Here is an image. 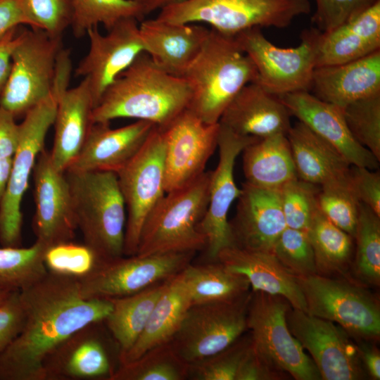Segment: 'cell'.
<instances>
[{
    "mask_svg": "<svg viewBox=\"0 0 380 380\" xmlns=\"http://www.w3.org/2000/svg\"><path fill=\"white\" fill-rule=\"evenodd\" d=\"M23 327L0 353V380H45L44 363L71 335L103 321L112 309L110 299H87L77 279L48 272L20 291Z\"/></svg>",
    "mask_w": 380,
    "mask_h": 380,
    "instance_id": "obj_1",
    "label": "cell"
},
{
    "mask_svg": "<svg viewBox=\"0 0 380 380\" xmlns=\"http://www.w3.org/2000/svg\"><path fill=\"white\" fill-rule=\"evenodd\" d=\"M191 98L185 79L165 72L144 51L106 90L91 119L135 118L165 129L188 108Z\"/></svg>",
    "mask_w": 380,
    "mask_h": 380,
    "instance_id": "obj_2",
    "label": "cell"
},
{
    "mask_svg": "<svg viewBox=\"0 0 380 380\" xmlns=\"http://www.w3.org/2000/svg\"><path fill=\"white\" fill-rule=\"evenodd\" d=\"M210 29L203 48L182 77L191 89L187 108L203 122L215 124L237 93L256 82L258 73L234 36Z\"/></svg>",
    "mask_w": 380,
    "mask_h": 380,
    "instance_id": "obj_3",
    "label": "cell"
},
{
    "mask_svg": "<svg viewBox=\"0 0 380 380\" xmlns=\"http://www.w3.org/2000/svg\"><path fill=\"white\" fill-rule=\"evenodd\" d=\"M77 229L103 261L123 255L126 208L117 175L65 171Z\"/></svg>",
    "mask_w": 380,
    "mask_h": 380,
    "instance_id": "obj_4",
    "label": "cell"
},
{
    "mask_svg": "<svg viewBox=\"0 0 380 380\" xmlns=\"http://www.w3.org/2000/svg\"><path fill=\"white\" fill-rule=\"evenodd\" d=\"M211 171L179 189L166 193L148 215L136 255L204 250L205 238L197 229L208 204Z\"/></svg>",
    "mask_w": 380,
    "mask_h": 380,
    "instance_id": "obj_5",
    "label": "cell"
},
{
    "mask_svg": "<svg viewBox=\"0 0 380 380\" xmlns=\"http://www.w3.org/2000/svg\"><path fill=\"white\" fill-rule=\"evenodd\" d=\"M311 11L309 0H186L160 10L156 18L203 23L228 36L252 27H287Z\"/></svg>",
    "mask_w": 380,
    "mask_h": 380,
    "instance_id": "obj_6",
    "label": "cell"
},
{
    "mask_svg": "<svg viewBox=\"0 0 380 380\" xmlns=\"http://www.w3.org/2000/svg\"><path fill=\"white\" fill-rule=\"evenodd\" d=\"M68 84L56 78L51 94L30 109L20 125V141L12 158L6 191L0 205V244L22 246L21 203L49 128L53 125L59 94Z\"/></svg>",
    "mask_w": 380,
    "mask_h": 380,
    "instance_id": "obj_7",
    "label": "cell"
},
{
    "mask_svg": "<svg viewBox=\"0 0 380 380\" xmlns=\"http://www.w3.org/2000/svg\"><path fill=\"white\" fill-rule=\"evenodd\" d=\"M291 308L282 296L252 291L247 314L252 346L274 370L296 380H320L312 360L287 326Z\"/></svg>",
    "mask_w": 380,
    "mask_h": 380,
    "instance_id": "obj_8",
    "label": "cell"
},
{
    "mask_svg": "<svg viewBox=\"0 0 380 380\" xmlns=\"http://www.w3.org/2000/svg\"><path fill=\"white\" fill-rule=\"evenodd\" d=\"M297 279L308 314L338 324L354 340L379 339V303L360 284L319 274Z\"/></svg>",
    "mask_w": 380,
    "mask_h": 380,
    "instance_id": "obj_9",
    "label": "cell"
},
{
    "mask_svg": "<svg viewBox=\"0 0 380 380\" xmlns=\"http://www.w3.org/2000/svg\"><path fill=\"white\" fill-rule=\"evenodd\" d=\"M62 36L41 29H22L11 58V69L0 95V106L15 118L25 116L51 92Z\"/></svg>",
    "mask_w": 380,
    "mask_h": 380,
    "instance_id": "obj_10",
    "label": "cell"
},
{
    "mask_svg": "<svg viewBox=\"0 0 380 380\" xmlns=\"http://www.w3.org/2000/svg\"><path fill=\"white\" fill-rule=\"evenodd\" d=\"M165 141L155 127L134 157L116 174L126 208L123 255H136L142 227L165 195Z\"/></svg>",
    "mask_w": 380,
    "mask_h": 380,
    "instance_id": "obj_11",
    "label": "cell"
},
{
    "mask_svg": "<svg viewBox=\"0 0 380 380\" xmlns=\"http://www.w3.org/2000/svg\"><path fill=\"white\" fill-rule=\"evenodd\" d=\"M251 294L233 301L191 305L169 341L176 353L189 365L230 346L247 331Z\"/></svg>",
    "mask_w": 380,
    "mask_h": 380,
    "instance_id": "obj_12",
    "label": "cell"
},
{
    "mask_svg": "<svg viewBox=\"0 0 380 380\" xmlns=\"http://www.w3.org/2000/svg\"><path fill=\"white\" fill-rule=\"evenodd\" d=\"M195 254L183 252L122 255L103 260L90 274L77 279L79 289L87 299L129 296L179 273L191 263Z\"/></svg>",
    "mask_w": 380,
    "mask_h": 380,
    "instance_id": "obj_13",
    "label": "cell"
},
{
    "mask_svg": "<svg viewBox=\"0 0 380 380\" xmlns=\"http://www.w3.org/2000/svg\"><path fill=\"white\" fill-rule=\"evenodd\" d=\"M234 38L255 66L256 83L267 91L277 96L310 91L315 60L308 30L303 31L300 44L291 48L274 45L258 27L243 30Z\"/></svg>",
    "mask_w": 380,
    "mask_h": 380,
    "instance_id": "obj_14",
    "label": "cell"
},
{
    "mask_svg": "<svg viewBox=\"0 0 380 380\" xmlns=\"http://www.w3.org/2000/svg\"><path fill=\"white\" fill-rule=\"evenodd\" d=\"M286 319L293 336L310 354L322 379L357 380L367 376L357 343L343 327L292 307Z\"/></svg>",
    "mask_w": 380,
    "mask_h": 380,
    "instance_id": "obj_15",
    "label": "cell"
},
{
    "mask_svg": "<svg viewBox=\"0 0 380 380\" xmlns=\"http://www.w3.org/2000/svg\"><path fill=\"white\" fill-rule=\"evenodd\" d=\"M257 139L238 134L220 124L219 160L216 168L211 171L208 208L197 227L205 238L207 262L216 261L220 251L234 246L228 213L241 191L234 181V165L243 149Z\"/></svg>",
    "mask_w": 380,
    "mask_h": 380,
    "instance_id": "obj_16",
    "label": "cell"
},
{
    "mask_svg": "<svg viewBox=\"0 0 380 380\" xmlns=\"http://www.w3.org/2000/svg\"><path fill=\"white\" fill-rule=\"evenodd\" d=\"M163 130L165 191L183 188L204 173L217 147L219 122L208 124L186 108Z\"/></svg>",
    "mask_w": 380,
    "mask_h": 380,
    "instance_id": "obj_17",
    "label": "cell"
},
{
    "mask_svg": "<svg viewBox=\"0 0 380 380\" xmlns=\"http://www.w3.org/2000/svg\"><path fill=\"white\" fill-rule=\"evenodd\" d=\"M138 21L132 17L121 19L106 34L100 33L98 27L87 31L89 49L75 69V75L88 80L94 108L116 78L145 51Z\"/></svg>",
    "mask_w": 380,
    "mask_h": 380,
    "instance_id": "obj_18",
    "label": "cell"
},
{
    "mask_svg": "<svg viewBox=\"0 0 380 380\" xmlns=\"http://www.w3.org/2000/svg\"><path fill=\"white\" fill-rule=\"evenodd\" d=\"M33 177L36 240L47 247L72 241L77 227L69 184L65 172L55 167L45 148L37 157Z\"/></svg>",
    "mask_w": 380,
    "mask_h": 380,
    "instance_id": "obj_19",
    "label": "cell"
},
{
    "mask_svg": "<svg viewBox=\"0 0 380 380\" xmlns=\"http://www.w3.org/2000/svg\"><path fill=\"white\" fill-rule=\"evenodd\" d=\"M104 321L90 323L66 339L46 360L45 380H110L114 365Z\"/></svg>",
    "mask_w": 380,
    "mask_h": 380,
    "instance_id": "obj_20",
    "label": "cell"
},
{
    "mask_svg": "<svg viewBox=\"0 0 380 380\" xmlns=\"http://www.w3.org/2000/svg\"><path fill=\"white\" fill-rule=\"evenodd\" d=\"M237 198L236 214L229 221L234 245L238 248L272 253L286 227L279 190L244 183Z\"/></svg>",
    "mask_w": 380,
    "mask_h": 380,
    "instance_id": "obj_21",
    "label": "cell"
},
{
    "mask_svg": "<svg viewBox=\"0 0 380 380\" xmlns=\"http://www.w3.org/2000/svg\"><path fill=\"white\" fill-rule=\"evenodd\" d=\"M291 115L333 146L350 165L377 170L379 161L350 134L341 108L303 91L279 96Z\"/></svg>",
    "mask_w": 380,
    "mask_h": 380,
    "instance_id": "obj_22",
    "label": "cell"
},
{
    "mask_svg": "<svg viewBox=\"0 0 380 380\" xmlns=\"http://www.w3.org/2000/svg\"><path fill=\"white\" fill-rule=\"evenodd\" d=\"M156 127L137 120L113 129L110 122H93L78 156L66 171L117 174L138 152Z\"/></svg>",
    "mask_w": 380,
    "mask_h": 380,
    "instance_id": "obj_23",
    "label": "cell"
},
{
    "mask_svg": "<svg viewBox=\"0 0 380 380\" xmlns=\"http://www.w3.org/2000/svg\"><path fill=\"white\" fill-rule=\"evenodd\" d=\"M139 34L145 52L165 72L182 77L210 33L200 23H179L158 18L141 21Z\"/></svg>",
    "mask_w": 380,
    "mask_h": 380,
    "instance_id": "obj_24",
    "label": "cell"
},
{
    "mask_svg": "<svg viewBox=\"0 0 380 380\" xmlns=\"http://www.w3.org/2000/svg\"><path fill=\"white\" fill-rule=\"evenodd\" d=\"M315 68L357 60L380 50V1L329 32L308 29Z\"/></svg>",
    "mask_w": 380,
    "mask_h": 380,
    "instance_id": "obj_25",
    "label": "cell"
},
{
    "mask_svg": "<svg viewBox=\"0 0 380 380\" xmlns=\"http://www.w3.org/2000/svg\"><path fill=\"white\" fill-rule=\"evenodd\" d=\"M290 113L279 96L256 82L245 85L222 113L219 123L242 136L287 134Z\"/></svg>",
    "mask_w": 380,
    "mask_h": 380,
    "instance_id": "obj_26",
    "label": "cell"
},
{
    "mask_svg": "<svg viewBox=\"0 0 380 380\" xmlns=\"http://www.w3.org/2000/svg\"><path fill=\"white\" fill-rule=\"evenodd\" d=\"M310 91L339 108L380 94V50L345 63L315 68Z\"/></svg>",
    "mask_w": 380,
    "mask_h": 380,
    "instance_id": "obj_27",
    "label": "cell"
},
{
    "mask_svg": "<svg viewBox=\"0 0 380 380\" xmlns=\"http://www.w3.org/2000/svg\"><path fill=\"white\" fill-rule=\"evenodd\" d=\"M94 103L89 82L83 78L58 95L53 125L55 135L51 158L55 167L65 172L78 156L90 127Z\"/></svg>",
    "mask_w": 380,
    "mask_h": 380,
    "instance_id": "obj_28",
    "label": "cell"
},
{
    "mask_svg": "<svg viewBox=\"0 0 380 380\" xmlns=\"http://www.w3.org/2000/svg\"><path fill=\"white\" fill-rule=\"evenodd\" d=\"M229 270L244 275L252 291H262L286 298L293 308L307 312L306 303L296 277L270 252L252 251L232 246L217 260Z\"/></svg>",
    "mask_w": 380,
    "mask_h": 380,
    "instance_id": "obj_29",
    "label": "cell"
},
{
    "mask_svg": "<svg viewBox=\"0 0 380 380\" xmlns=\"http://www.w3.org/2000/svg\"><path fill=\"white\" fill-rule=\"evenodd\" d=\"M286 136L298 179L319 186L348 182L351 165L303 123L291 125Z\"/></svg>",
    "mask_w": 380,
    "mask_h": 380,
    "instance_id": "obj_30",
    "label": "cell"
},
{
    "mask_svg": "<svg viewBox=\"0 0 380 380\" xmlns=\"http://www.w3.org/2000/svg\"><path fill=\"white\" fill-rule=\"evenodd\" d=\"M191 305V297L180 272L168 279L141 335L127 352L119 356V365L134 360L151 348L169 342Z\"/></svg>",
    "mask_w": 380,
    "mask_h": 380,
    "instance_id": "obj_31",
    "label": "cell"
},
{
    "mask_svg": "<svg viewBox=\"0 0 380 380\" xmlns=\"http://www.w3.org/2000/svg\"><path fill=\"white\" fill-rule=\"evenodd\" d=\"M246 183L262 189L279 190L297 177L286 134L259 138L242 151Z\"/></svg>",
    "mask_w": 380,
    "mask_h": 380,
    "instance_id": "obj_32",
    "label": "cell"
},
{
    "mask_svg": "<svg viewBox=\"0 0 380 380\" xmlns=\"http://www.w3.org/2000/svg\"><path fill=\"white\" fill-rule=\"evenodd\" d=\"M168 279L136 293L110 299L112 309L103 321L118 346L119 356L127 352L141 335Z\"/></svg>",
    "mask_w": 380,
    "mask_h": 380,
    "instance_id": "obj_33",
    "label": "cell"
},
{
    "mask_svg": "<svg viewBox=\"0 0 380 380\" xmlns=\"http://www.w3.org/2000/svg\"><path fill=\"white\" fill-rule=\"evenodd\" d=\"M182 274L191 305L233 301L251 291L250 283L244 275L229 270L218 260L189 263Z\"/></svg>",
    "mask_w": 380,
    "mask_h": 380,
    "instance_id": "obj_34",
    "label": "cell"
},
{
    "mask_svg": "<svg viewBox=\"0 0 380 380\" xmlns=\"http://www.w3.org/2000/svg\"><path fill=\"white\" fill-rule=\"evenodd\" d=\"M317 274L348 279L353 265L354 239L331 223L319 210L307 231Z\"/></svg>",
    "mask_w": 380,
    "mask_h": 380,
    "instance_id": "obj_35",
    "label": "cell"
},
{
    "mask_svg": "<svg viewBox=\"0 0 380 380\" xmlns=\"http://www.w3.org/2000/svg\"><path fill=\"white\" fill-rule=\"evenodd\" d=\"M189 367L166 342L134 360L120 364L110 380H184L189 377Z\"/></svg>",
    "mask_w": 380,
    "mask_h": 380,
    "instance_id": "obj_36",
    "label": "cell"
},
{
    "mask_svg": "<svg viewBox=\"0 0 380 380\" xmlns=\"http://www.w3.org/2000/svg\"><path fill=\"white\" fill-rule=\"evenodd\" d=\"M47 246L39 241L27 248H0V289L22 291L48 272L44 256Z\"/></svg>",
    "mask_w": 380,
    "mask_h": 380,
    "instance_id": "obj_37",
    "label": "cell"
},
{
    "mask_svg": "<svg viewBox=\"0 0 380 380\" xmlns=\"http://www.w3.org/2000/svg\"><path fill=\"white\" fill-rule=\"evenodd\" d=\"M353 266L362 283L380 284V217L360 202Z\"/></svg>",
    "mask_w": 380,
    "mask_h": 380,
    "instance_id": "obj_38",
    "label": "cell"
},
{
    "mask_svg": "<svg viewBox=\"0 0 380 380\" xmlns=\"http://www.w3.org/2000/svg\"><path fill=\"white\" fill-rule=\"evenodd\" d=\"M72 16L70 26L75 37L85 35L101 24L110 30L125 18L144 20L139 7L133 0H70Z\"/></svg>",
    "mask_w": 380,
    "mask_h": 380,
    "instance_id": "obj_39",
    "label": "cell"
},
{
    "mask_svg": "<svg viewBox=\"0 0 380 380\" xmlns=\"http://www.w3.org/2000/svg\"><path fill=\"white\" fill-rule=\"evenodd\" d=\"M341 109L353 138L380 162V94L354 101Z\"/></svg>",
    "mask_w": 380,
    "mask_h": 380,
    "instance_id": "obj_40",
    "label": "cell"
},
{
    "mask_svg": "<svg viewBox=\"0 0 380 380\" xmlns=\"http://www.w3.org/2000/svg\"><path fill=\"white\" fill-rule=\"evenodd\" d=\"M320 186L298 178L280 189L281 209L287 227L307 232L319 211L317 194Z\"/></svg>",
    "mask_w": 380,
    "mask_h": 380,
    "instance_id": "obj_41",
    "label": "cell"
},
{
    "mask_svg": "<svg viewBox=\"0 0 380 380\" xmlns=\"http://www.w3.org/2000/svg\"><path fill=\"white\" fill-rule=\"evenodd\" d=\"M317 205L324 217L354 239L360 202L352 191L349 181L320 186Z\"/></svg>",
    "mask_w": 380,
    "mask_h": 380,
    "instance_id": "obj_42",
    "label": "cell"
},
{
    "mask_svg": "<svg viewBox=\"0 0 380 380\" xmlns=\"http://www.w3.org/2000/svg\"><path fill=\"white\" fill-rule=\"evenodd\" d=\"M44 261L48 272L80 279L90 274L102 260L84 243L70 241L48 246Z\"/></svg>",
    "mask_w": 380,
    "mask_h": 380,
    "instance_id": "obj_43",
    "label": "cell"
},
{
    "mask_svg": "<svg viewBox=\"0 0 380 380\" xmlns=\"http://www.w3.org/2000/svg\"><path fill=\"white\" fill-rule=\"evenodd\" d=\"M272 253L296 277L317 274L313 250L305 231L286 227L276 241Z\"/></svg>",
    "mask_w": 380,
    "mask_h": 380,
    "instance_id": "obj_44",
    "label": "cell"
},
{
    "mask_svg": "<svg viewBox=\"0 0 380 380\" xmlns=\"http://www.w3.org/2000/svg\"><path fill=\"white\" fill-rule=\"evenodd\" d=\"M251 345L249 333L241 336L222 350L189 364V377L193 380H235L239 365Z\"/></svg>",
    "mask_w": 380,
    "mask_h": 380,
    "instance_id": "obj_45",
    "label": "cell"
},
{
    "mask_svg": "<svg viewBox=\"0 0 380 380\" xmlns=\"http://www.w3.org/2000/svg\"><path fill=\"white\" fill-rule=\"evenodd\" d=\"M380 0H315L312 23L320 32H329L359 15Z\"/></svg>",
    "mask_w": 380,
    "mask_h": 380,
    "instance_id": "obj_46",
    "label": "cell"
},
{
    "mask_svg": "<svg viewBox=\"0 0 380 380\" xmlns=\"http://www.w3.org/2000/svg\"><path fill=\"white\" fill-rule=\"evenodd\" d=\"M29 11L39 29L54 37L62 36L70 26V0H26Z\"/></svg>",
    "mask_w": 380,
    "mask_h": 380,
    "instance_id": "obj_47",
    "label": "cell"
},
{
    "mask_svg": "<svg viewBox=\"0 0 380 380\" xmlns=\"http://www.w3.org/2000/svg\"><path fill=\"white\" fill-rule=\"evenodd\" d=\"M350 189L359 202L380 217V173L377 170L351 165L348 177Z\"/></svg>",
    "mask_w": 380,
    "mask_h": 380,
    "instance_id": "obj_48",
    "label": "cell"
},
{
    "mask_svg": "<svg viewBox=\"0 0 380 380\" xmlns=\"http://www.w3.org/2000/svg\"><path fill=\"white\" fill-rule=\"evenodd\" d=\"M23 322L20 291H13L0 303V353L18 335Z\"/></svg>",
    "mask_w": 380,
    "mask_h": 380,
    "instance_id": "obj_49",
    "label": "cell"
},
{
    "mask_svg": "<svg viewBox=\"0 0 380 380\" xmlns=\"http://www.w3.org/2000/svg\"><path fill=\"white\" fill-rule=\"evenodd\" d=\"M25 25L39 29L26 0H0V40L12 30Z\"/></svg>",
    "mask_w": 380,
    "mask_h": 380,
    "instance_id": "obj_50",
    "label": "cell"
},
{
    "mask_svg": "<svg viewBox=\"0 0 380 380\" xmlns=\"http://www.w3.org/2000/svg\"><path fill=\"white\" fill-rule=\"evenodd\" d=\"M288 376L272 369L251 345L238 368L235 380H278Z\"/></svg>",
    "mask_w": 380,
    "mask_h": 380,
    "instance_id": "obj_51",
    "label": "cell"
},
{
    "mask_svg": "<svg viewBox=\"0 0 380 380\" xmlns=\"http://www.w3.org/2000/svg\"><path fill=\"white\" fill-rule=\"evenodd\" d=\"M15 116L0 106V160L13 158L20 141V125Z\"/></svg>",
    "mask_w": 380,
    "mask_h": 380,
    "instance_id": "obj_52",
    "label": "cell"
},
{
    "mask_svg": "<svg viewBox=\"0 0 380 380\" xmlns=\"http://www.w3.org/2000/svg\"><path fill=\"white\" fill-rule=\"evenodd\" d=\"M20 27L12 30L0 40V95L10 75L13 52L21 39Z\"/></svg>",
    "mask_w": 380,
    "mask_h": 380,
    "instance_id": "obj_53",
    "label": "cell"
},
{
    "mask_svg": "<svg viewBox=\"0 0 380 380\" xmlns=\"http://www.w3.org/2000/svg\"><path fill=\"white\" fill-rule=\"evenodd\" d=\"M362 366L371 379H380V353L374 340L356 339Z\"/></svg>",
    "mask_w": 380,
    "mask_h": 380,
    "instance_id": "obj_54",
    "label": "cell"
},
{
    "mask_svg": "<svg viewBox=\"0 0 380 380\" xmlns=\"http://www.w3.org/2000/svg\"><path fill=\"white\" fill-rule=\"evenodd\" d=\"M139 7L141 13L144 18L148 14L160 10L165 7L179 4L186 0H133Z\"/></svg>",
    "mask_w": 380,
    "mask_h": 380,
    "instance_id": "obj_55",
    "label": "cell"
},
{
    "mask_svg": "<svg viewBox=\"0 0 380 380\" xmlns=\"http://www.w3.org/2000/svg\"><path fill=\"white\" fill-rule=\"evenodd\" d=\"M12 158L0 160V205L6 191L11 170Z\"/></svg>",
    "mask_w": 380,
    "mask_h": 380,
    "instance_id": "obj_56",
    "label": "cell"
},
{
    "mask_svg": "<svg viewBox=\"0 0 380 380\" xmlns=\"http://www.w3.org/2000/svg\"><path fill=\"white\" fill-rule=\"evenodd\" d=\"M12 291H13L0 289V303L4 300Z\"/></svg>",
    "mask_w": 380,
    "mask_h": 380,
    "instance_id": "obj_57",
    "label": "cell"
}]
</instances>
